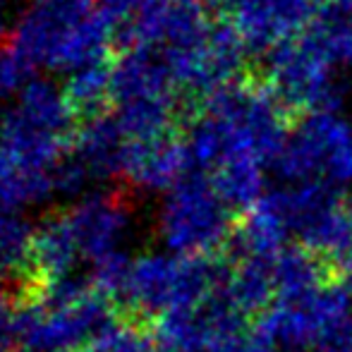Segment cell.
I'll return each mask as SVG.
<instances>
[{"mask_svg": "<svg viewBox=\"0 0 352 352\" xmlns=\"http://www.w3.org/2000/svg\"><path fill=\"white\" fill-rule=\"evenodd\" d=\"M235 226L237 216L204 173H190L163 201L161 232L175 256H223Z\"/></svg>", "mask_w": 352, "mask_h": 352, "instance_id": "6da1fadb", "label": "cell"}, {"mask_svg": "<svg viewBox=\"0 0 352 352\" xmlns=\"http://www.w3.org/2000/svg\"><path fill=\"white\" fill-rule=\"evenodd\" d=\"M285 185L329 182L352 185V125L338 111H316L292 125L285 146L271 168Z\"/></svg>", "mask_w": 352, "mask_h": 352, "instance_id": "7a4b0ae2", "label": "cell"}, {"mask_svg": "<svg viewBox=\"0 0 352 352\" xmlns=\"http://www.w3.org/2000/svg\"><path fill=\"white\" fill-rule=\"evenodd\" d=\"M333 67L336 63L324 46L305 32L266 53L261 74L283 106L300 120L316 111H338L340 96Z\"/></svg>", "mask_w": 352, "mask_h": 352, "instance_id": "3957f363", "label": "cell"}, {"mask_svg": "<svg viewBox=\"0 0 352 352\" xmlns=\"http://www.w3.org/2000/svg\"><path fill=\"white\" fill-rule=\"evenodd\" d=\"M329 0H230L223 17L250 53H271L314 24Z\"/></svg>", "mask_w": 352, "mask_h": 352, "instance_id": "277c9868", "label": "cell"}, {"mask_svg": "<svg viewBox=\"0 0 352 352\" xmlns=\"http://www.w3.org/2000/svg\"><path fill=\"white\" fill-rule=\"evenodd\" d=\"M72 153L87 175L108 177L122 175V153H125V137L120 132L113 111L103 113L91 120L79 122L74 135Z\"/></svg>", "mask_w": 352, "mask_h": 352, "instance_id": "5b68a950", "label": "cell"}, {"mask_svg": "<svg viewBox=\"0 0 352 352\" xmlns=\"http://www.w3.org/2000/svg\"><path fill=\"white\" fill-rule=\"evenodd\" d=\"M331 278V269L307 252L300 245H290L276 256L274 261V283L276 300L274 302H302L314 297L326 280Z\"/></svg>", "mask_w": 352, "mask_h": 352, "instance_id": "8992f818", "label": "cell"}, {"mask_svg": "<svg viewBox=\"0 0 352 352\" xmlns=\"http://www.w3.org/2000/svg\"><path fill=\"white\" fill-rule=\"evenodd\" d=\"M156 0H94L91 12L118 53L132 51L137 29Z\"/></svg>", "mask_w": 352, "mask_h": 352, "instance_id": "52a82bcc", "label": "cell"}, {"mask_svg": "<svg viewBox=\"0 0 352 352\" xmlns=\"http://www.w3.org/2000/svg\"><path fill=\"white\" fill-rule=\"evenodd\" d=\"M34 79H36V65L17 46L5 41L0 46V101L17 98Z\"/></svg>", "mask_w": 352, "mask_h": 352, "instance_id": "ba28073f", "label": "cell"}, {"mask_svg": "<svg viewBox=\"0 0 352 352\" xmlns=\"http://www.w3.org/2000/svg\"><path fill=\"white\" fill-rule=\"evenodd\" d=\"M5 29H8V8H5V0H0V46H3Z\"/></svg>", "mask_w": 352, "mask_h": 352, "instance_id": "9c48e42d", "label": "cell"}, {"mask_svg": "<svg viewBox=\"0 0 352 352\" xmlns=\"http://www.w3.org/2000/svg\"><path fill=\"white\" fill-rule=\"evenodd\" d=\"M333 276H343V278L352 280V254H350V259H348V261H345V264H343V269H340V271H336Z\"/></svg>", "mask_w": 352, "mask_h": 352, "instance_id": "30bf717a", "label": "cell"}, {"mask_svg": "<svg viewBox=\"0 0 352 352\" xmlns=\"http://www.w3.org/2000/svg\"><path fill=\"white\" fill-rule=\"evenodd\" d=\"M206 3H209V5H211V8H213V10H216V12H218V14H221V12H223V10H226V5H228V3H230V0H206Z\"/></svg>", "mask_w": 352, "mask_h": 352, "instance_id": "8fae6325", "label": "cell"}]
</instances>
